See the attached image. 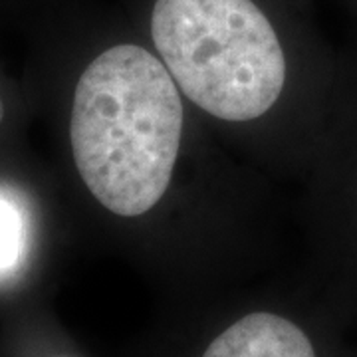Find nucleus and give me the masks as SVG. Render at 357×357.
I'll list each match as a JSON object with an SVG mask.
<instances>
[{
    "instance_id": "5",
    "label": "nucleus",
    "mask_w": 357,
    "mask_h": 357,
    "mask_svg": "<svg viewBox=\"0 0 357 357\" xmlns=\"http://www.w3.org/2000/svg\"><path fill=\"white\" fill-rule=\"evenodd\" d=\"M2 117H4V105H2V100H0V121H2Z\"/></svg>"
},
{
    "instance_id": "2",
    "label": "nucleus",
    "mask_w": 357,
    "mask_h": 357,
    "mask_svg": "<svg viewBox=\"0 0 357 357\" xmlns=\"http://www.w3.org/2000/svg\"><path fill=\"white\" fill-rule=\"evenodd\" d=\"M151 36L178 89L206 114L250 121L280 98L284 50L252 0H157Z\"/></svg>"
},
{
    "instance_id": "4",
    "label": "nucleus",
    "mask_w": 357,
    "mask_h": 357,
    "mask_svg": "<svg viewBox=\"0 0 357 357\" xmlns=\"http://www.w3.org/2000/svg\"><path fill=\"white\" fill-rule=\"evenodd\" d=\"M22 250V220L18 211L0 197V272L16 264Z\"/></svg>"
},
{
    "instance_id": "1",
    "label": "nucleus",
    "mask_w": 357,
    "mask_h": 357,
    "mask_svg": "<svg viewBox=\"0 0 357 357\" xmlns=\"http://www.w3.org/2000/svg\"><path fill=\"white\" fill-rule=\"evenodd\" d=\"M167 66L141 46L102 52L77 79L70 141L89 192L119 217H139L173 177L183 102Z\"/></svg>"
},
{
    "instance_id": "3",
    "label": "nucleus",
    "mask_w": 357,
    "mask_h": 357,
    "mask_svg": "<svg viewBox=\"0 0 357 357\" xmlns=\"http://www.w3.org/2000/svg\"><path fill=\"white\" fill-rule=\"evenodd\" d=\"M203 357H316V351L294 321L255 312L215 337Z\"/></svg>"
}]
</instances>
